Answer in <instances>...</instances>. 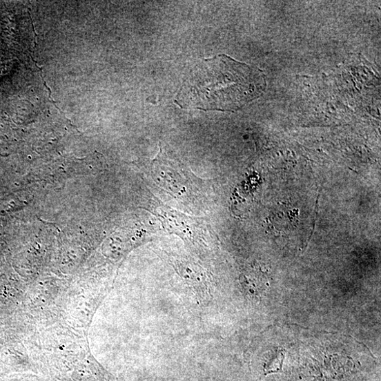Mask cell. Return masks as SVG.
I'll use <instances>...</instances> for the list:
<instances>
[{"mask_svg":"<svg viewBox=\"0 0 381 381\" xmlns=\"http://www.w3.org/2000/svg\"><path fill=\"white\" fill-rule=\"evenodd\" d=\"M264 72L226 55L205 59L190 72L175 103L181 108L237 111L262 97Z\"/></svg>","mask_w":381,"mask_h":381,"instance_id":"6da1fadb","label":"cell"}]
</instances>
